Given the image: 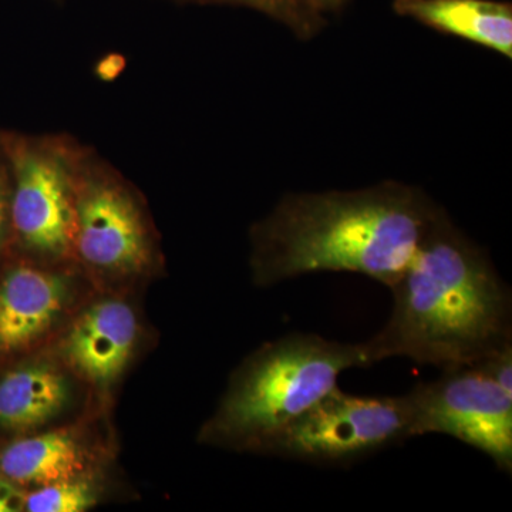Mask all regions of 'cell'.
<instances>
[{
  "label": "cell",
  "mask_w": 512,
  "mask_h": 512,
  "mask_svg": "<svg viewBox=\"0 0 512 512\" xmlns=\"http://www.w3.org/2000/svg\"><path fill=\"white\" fill-rule=\"evenodd\" d=\"M390 291V319L362 343L370 366L406 357L447 372L477 365L512 343L507 285L443 208Z\"/></svg>",
  "instance_id": "6da1fadb"
},
{
  "label": "cell",
  "mask_w": 512,
  "mask_h": 512,
  "mask_svg": "<svg viewBox=\"0 0 512 512\" xmlns=\"http://www.w3.org/2000/svg\"><path fill=\"white\" fill-rule=\"evenodd\" d=\"M439 205L414 185L288 194L252 229L255 281L353 272L392 288Z\"/></svg>",
  "instance_id": "7a4b0ae2"
},
{
  "label": "cell",
  "mask_w": 512,
  "mask_h": 512,
  "mask_svg": "<svg viewBox=\"0 0 512 512\" xmlns=\"http://www.w3.org/2000/svg\"><path fill=\"white\" fill-rule=\"evenodd\" d=\"M362 343L293 333L269 343L235 376L207 439L258 450L276 431L338 387L352 367H369Z\"/></svg>",
  "instance_id": "3957f363"
},
{
  "label": "cell",
  "mask_w": 512,
  "mask_h": 512,
  "mask_svg": "<svg viewBox=\"0 0 512 512\" xmlns=\"http://www.w3.org/2000/svg\"><path fill=\"white\" fill-rule=\"evenodd\" d=\"M0 137L12 173L10 234L39 258H72L74 188L87 146L66 134L0 131Z\"/></svg>",
  "instance_id": "277c9868"
},
{
  "label": "cell",
  "mask_w": 512,
  "mask_h": 512,
  "mask_svg": "<svg viewBox=\"0 0 512 512\" xmlns=\"http://www.w3.org/2000/svg\"><path fill=\"white\" fill-rule=\"evenodd\" d=\"M156 241L136 190L86 147L74 188L73 258L100 275L130 278L156 262Z\"/></svg>",
  "instance_id": "5b68a950"
},
{
  "label": "cell",
  "mask_w": 512,
  "mask_h": 512,
  "mask_svg": "<svg viewBox=\"0 0 512 512\" xmlns=\"http://www.w3.org/2000/svg\"><path fill=\"white\" fill-rule=\"evenodd\" d=\"M412 437L406 396L359 397L339 387L258 448L313 464H349Z\"/></svg>",
  "instance_id": "8992f818"
},
{
  "label": "cell",
  "mask_w": 512,
  "mask_h": 512,
  "mask_svg": "<svg viewBox=\"0 0 512 512\" xmlns=\"http://www.w3.org/2000/svg\"><path fill=\"white\" fill-rule=\"evenodd\" d=\"M404 396L412 437L448 434L512 473V393L480 367L447 370L436 382L417 384Z\"/></svg>",
  "instance_id": "52a82bcc"
},
{
  "label": "cell",
  "mask_w": 512,
  "mask_h": 512,
  "mask_svg": "<svg viewBox=\"0 0 512 512\" xmlns=\"http://www.w3.org/2000/svg\"><path fill=\"white\" fill-rule=\"evenodd\" d=\"M69 278L19 262L0 278V355L23 352L40 342L66 311Z\"/></svg>",
  "instance_id": "ba28073f"
},
{
  "label": "cell",
  "mask_w": 512,
  "mask_h": 512,
  "mask_svg": "<svg viewBox=\"0 0 512 512\" xmlns=\"http://www.w3.org/2000/svg\"><path fill=\"white\" fill-rule=\"evenodd\" d=\"M137 338L133 309L123 301L107 299L74 320L63 340V353L80 376L107 387L126 369Z\"/></svg>",
  "instance_id": "9c48e42d"
},
{
  "label": "cell",
  "mask_w": 512,
  "mask_h": 512,
  "mask_svg": "<svg viewBox=\"0 0 512 512\" xmlns=\"http://www.w3.org/2000/svg\"><path fill=\"white\" fill-rule=\"evenodd\" d=\"M397 15L512 57V9L494 0H394Z\"/></svg>",
  "instance_id": "30bf717a"
},
{
  "label": "cell",
  "mask_w": 512,
  "mask_h": 512,
  "mask_svg": "<svg viewBox=\"0 0 512 512\" xmlns=\"http://www.w3.org/2000/svg\"><path fill=\"white\" fill-rule=\"evenodd\" d=\"M69 380L49 363L13 369L0 379V427L29 433L57 419L69 407Z\"/></svg>",
  "instance_id": "8fae6325"
},
{
  "label": "cell",
  "mask_w": 512,
  "mask_h": 512,
  "mask_svg": "<svg viewBox=\"0 0 512 512\" xmlns=\"http://www.w3.org/2000/svg\"><path fill=\"white\" fill-rule=\"evenodd\" d=\"M86 450L72 430H53L13 441L0 453V474L20 487H43L83 477Z\"/></svg>",
  "instance_id": "7c38bea8"
},
{
  "label": "cell",
  "mask_w": 512,
  "mask_h": 512,
  "mask_svg": "<svg viewBox=\"0 0 512 512\" xmlns=\"http://www.w3.org/2000/svg\"><path fill=\"white\" fill-rule=\"evenodd\" d=\"M184 2L220 3L244 6L264 13L292 30L299 39H311L325 25L322 13L313 9L305 0H184Z\"/></svg>",
  "instance_id": "4fadbf2b"
},
{
  "label": "cell",
  "mask_w": 512,
  "mask_h": 512,
  "mask_svg": "<svg viewBox=\"0 0 512 512\" xmlns=\"http://www.w3.org/2000/svg\"><path fill=\"white\" fill-rule=\"evenodd\" d=\"M97 503V493L83 477L36 488L23 507L30 512H83Z\"/></svg>",
  "instance_id": "5bb4252c"
},
{
  "label": "cell",
  "mask_w": 512,
  "mask_h": 512,
  "mask_svg": "<svg viewBox=\"0 0 512 512\" xmlns=\"http://www.w3.org/2000/svg\"><path fill=\"white\" fill-rule=\"evenodd\" d=\"M10 197H12V173L5 144L0 137V248L10 234Z\"/></svg>",
  "instance_id": "9a60e30c"
},
{
  "label": "cell",
  "mask_w": 512,
  "mask_h": 512,
  "mask_svg": "<svg viewBox=\"0 0 512 512\" xmlns=\"http://www.w3.org/2000/svg\"><path fill=\"white\" fill-rule=\"evenodd\" d=\"M9 483V481H8ZM6 481L0 480V512H10L18 510L15 490L10 487Z\"/></svg>",
  "instance_id": "2e32d148"
},
{
  "label": "cell",
  "mask_w": 512,
  "mask_h": 512,
  "mask_svg": "<svg viewBox=\"0 0 512 512\" xmlns=\"http://www.w3.org/2000/svg\"><path fill=\"white\" fill-rule=\"evenodd\" d=\"M313 9L318 10L319 13L335 12L342 8L348 0H305Z\"/></svg>",
  "instance_id": "e0dca14e"
}]
</instances>
